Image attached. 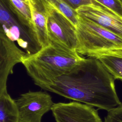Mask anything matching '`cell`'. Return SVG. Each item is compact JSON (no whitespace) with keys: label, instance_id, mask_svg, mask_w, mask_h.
<instances>
[{"label":"cell","instance_id":"cell-1","mask_svg":"<svg viewBox=\"0 0 122 122\" xmlns=\"http://www.w3.org/2000/svg\"><path fill=\"white\" fill-rule=\"evenodd\" d=\"M114 79L96 58H83L46 90L107 112L122 103Z\"/></svg>","mask_w":122,"mask_h":122},{"label":"cell","instance_id":"cell-2","mask_svg":"<svg viewBox=\"0 0 122 122\" xmlns=\"http://www.w3.org/2000/svg\"><path fill=\"white\" fill-rule=\"evenodd\" d=\"M84 58L76 51L50 42L36 53L26 55L21 63L34 83L43 89L66 73Z\"/></svg>","mask_w":122,"mask_h":122},{"label":"cell","instance_id":"cell-3","mask_svg":"<svg viewBox=\"0 0 122 122\" xmlns=\"http://www.w3.org/2000/svg\"><path fill=\"white\" fill-rule=\"evenodd\" d=\"M76 26V51L95 57L105 52L122 51V38L89 20L78 15Z\"/></svg>","mask_w":122,"mask_h":122},{"label":"cell","instance_id":"cell-4","mask_svg":"<svg viewBox=\"0 0 122 122\" xmlns=\"http://www.w3.org/2000/svg\"><path fill=\"white\" fill-rule=\"evenodd\" d=\"M0 33L16 42L28 55L42 48L33 25L17 10L10 0H0Z\"/></svg>","mask_w":122,"mask_h":122},{"label":"cell","instance_id":"cell-5","mask_svg":"<svg viewBox=\"0 0 122 122\" xmlns=\"http://www.w3.org/2000/svg\"><path fill=\"white\" fill-rule=\"evenodd\" d=\"M47 13V30L50 42L76 51V27L51 3L44 2Z\"/></svg>","mask_w":122,"mask_h":122},{"label":"cell","instance_id":"cell-6","mask_svg":"<svg viewBox=\"0 0 122 122\" xmlns=\"http://www.w3.org/2000/svg\"><path fill=\"white\" fill-rule=\"evenodd\" d=\"M15 102L20 122H41L42 116L51 110L54 104L51 95L41 91L24 93Z\"/></svg>","mask_w":122,"mask_h":122},{"label":"cell","instance_id":"cell-7","mask_svg":"<svg viewBox=\"0 0 122 122\" xmlns=\"http://www.w3.org/2000/svg\"><path fill=\"white\" fill-rule=\"evenodd\" d=\"M51 110L56 122H102L92 106L76 101L54 103Z\"/></svg>","mask_w":122,"mask_h":122},{"label":"cell","instance_id":"cell-8","mask_svg":"<svg viewBox=\"0 0 122 122\" xmlns=\"http://www.w3.org/2000/svg\"><path fill=\"white\" fill-rule=\"evenodd\" d=\"M78 14L97 24L122 38V17L93 0L92 4L80 7Z\"/></svg>","mask_w":122,"mask_h":122},{"label":"cell","instance_id":"cell-9","mask_svg":"<svg viewBox=\"0 0 122 122\" xmlns=\"http://www.w3.org/2000/svg\"><path fill=\"white\" fill-rule=\"evenodd\" d=\"M26 53L5 35L0 33V97L7 92V82L14 66L21 63Z\"/></svg>","mask_w":122,"mask_h":122},{"label":"cell","instance_id":"cell-10","mask_svg":"<svg viewBox=\"0 0 122 122\" xmlns=\"http://www.w3.org/2000/svg\"><path fill=\"white\" fill-rule=\"evenodd\" d=\"M31 10L34 29L41 47L49 44L47 30V13L44 2L41 0H28Z\"/></svg>","mask_w":122,"mask_h":122},{"label":"cell","instance_id":"cell-11","mask_svg":"<svg viewBox=\"0 0 122 122\" xmlns=\"http://www.w3.org/2000/svg\"><path fill=\"white\" fill-rule=\"evenodd\" d=\"M94 58L101 62L114 79L122 81V51L105 52Z\"/></svg>","mask_w":122,"mask_h":122},{"label":"cell","instance_id":"cell-12","mask_svg":"<svg viewBox=\"0 0 122 122\" xmlns=\"http://www.w3.org/2000/svg\"><path fill=\"white\" fill-rule=\"evenodd\" d=\"M0 122H20L15 100L7 92L0 97Z\"/></svg>","mask_w":122,"mask_h":122},{"label":"cell","instance_id":"cell-13","mask_svg":"<svg viewBox=\"0 0 122 122\" xmlns=\"http://www.w3.org/2000/svg\"><path fill=\"white\" fill-rule=\"evenodd\" d=\"M51 4L60 10L75 27L76 26L78 23L79 18L76 10L61 0H54Z\"/></svg>","mask_w":122,"mask_h":122},{"label":"cell","instance_id":"cell-14","mask_svg":"<svg viewBox=\"0 0 122 122\" xmlns=\"http://www.w3.org/2000/svg\"><path fill=\"white\" fill-rule=\"evenodd\" d=\"M17 10L30 24L33 25L31 10L28 1L10 0Z\"/></svg>","mask_w":122,"mask_h":122},{"label":"cell","instance_id":"cell-15","mask_svg":"<svg viewBox=\"0 0 122 122\" xmlns=\"http://www.w3.org/2000/svg\"><path fill=\"white\" fill-rule=\"evenodd\" d=\"M104 122H122V103L107 112Z\"/></svg>","mask_w":122,"mask_h":122},{"label":"cell","instance_id":"cell-16","mask_svg":"<svg viewBox=\"0 0 122 122\" xmlns=\"http://www.w3.org/2000/svg\"><path fill=\"white\" fill-rule=\"evenodd\" d=\"M122 17V6L119 0H93Z\"/></svg>","mask_w":122,"mask_h":122},{"label":"cell","instance_id":"cell-17","mask_svg":"<svg viewBox=\"0 0 122 122\" xmlns=\"http://www.w3.org/2000/svg\"><path fill=\"white\" fill-rule=\"evenodd\" d=\"M73 9L76 10L80 7L92 4L93 0H61Z\"/></svg>","mask_w":122,"mask_h":122},{"label":"cell","instance_id":"cell-18","mask_svg":"<svg viewBox=\"0 0 122 122\" xmlns=\"http://www.w3.org/2000/svg\"><path fill=\"white\" fill-rule=\"evenodd\" d=\"M41 0V1H43V2L48 1V2H50V3H51L52 4V3H53V2L54 1V0Z\"/></svg>","mask_w":122,"mask_h":122},{"label":"cell","instance_id":"cell-19","mask_svg":"<svg viewBox=\"0 0 122 122\" xmlns=\"http://www.w3.org/2000/svg\"><path fill=\"white\" fill-rule=\"evenodd\" d=\"M119 1L121 3V5H122V0H119Z\"/></svg>","mask_w":122,"mask_h":122},{"label":"cell","instance_id":"cell-20","mask_svg":"<svg viewBox=\"0 0 122 122\" xmlns=\"http://www.w3.org/2000/svg\"><path fill=\"white\" fill-rule=\"evenodd\" d=\"M24 0V1H28V0Z\"/></svg>","mask_w":122,"mask_h":122}]
</instances>
